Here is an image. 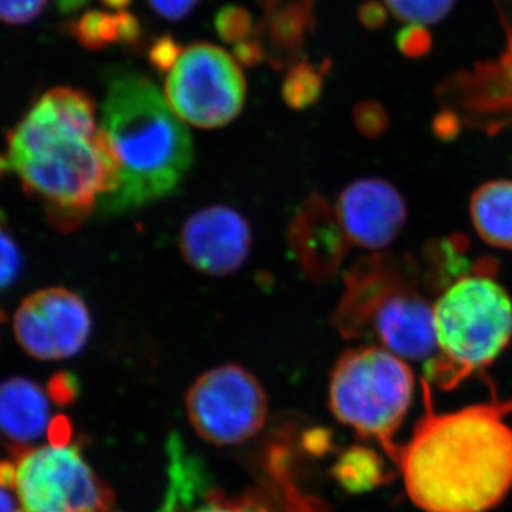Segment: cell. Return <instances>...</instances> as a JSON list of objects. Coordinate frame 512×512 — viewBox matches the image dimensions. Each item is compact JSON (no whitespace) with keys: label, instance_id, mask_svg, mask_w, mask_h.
Segmentation results:
<instances>
[{"label":"cell","instance_id":"obj_1","mask_svg":"<svg viewBox=\"0 0 512 512\" xmlns=\"http://www.w3.org/2000/svg\"><path fill=\"white\" fill-rule=\"evenodd\" d=\"M424 414L407 443L383 448L423 512H488L512 490L510 400L437 413L431 384L421 380Z\"/></svg>","mask_w":512,"mask_h":512},{"label":"cell","instance_id":"obj_2","mask_svg":"<svg viewBox=\"0 0 512 512\" xmlns=\"http://www.w3.org/2000/svg\"><path fill=\"white\" fill-rule=\"evenodd\" d=\"M6 140L10 170L59 231L79 228L117 190L119 165L97 127L93 100L82 90H49Z\"/></svg>","mask_w":512,"mask_h":512},{"label":"cell","instance_id":"obj_3","mask_svg":"<svg viewBox=\"0 0 512 512\" xmlns=\"http://www.w3.org/2000/svg\"><path fill=\"white\" fill-rule=\"evenodd\" d=\"M100 130L119 165L117 190L100 204L106 214L160 200L190 170V133L156 84L143 74L130 70L111 74Z\"/></svg>","mask_w":512,"mask_h":512},{"label":"cell","instance_id":"obj_4","mask_svg":"<svg viewBox=\"0 0 512 512\" xmlns=\"http://www.w3.org/2000/svg\"><path fill=\"white\" fill-rule=\"evenodd\" d=\"M495 268L490 258L481 259L433 305L440 353L427 362L426 380L441 390L493 365L511 343L512 299L495 281Z\"/></svg>","mask_w":512,"mask_h":512},{"label":"cell","instance_id":"obj_5","mask_svg":"<svg viewBox=\"0 0 512 512\" xmlns=\"http://www.w3.org/2000/svg\"><path fill=\"white\" fill-rule=\"evenodd\" d=\"M414 393L413 370L383 346H360L339 357L330 373L329 406L333 416L357 436L394 443V434L409 412Z\"/></svg>","mask_w":512,"mask_h":512},{"label":"cell","instance_id":"obj_6","mask_svg":"<svg viewBox=\"0 0 512 512\" xmlns=\"http://www.w3.org/2000/svg\"><path fill=\"white\" fill-rule=\"evenodd\" d=\"M18 468V512H97L114 494L97 476L80 443L66 447L10 448Z\"/></svg>","mask_w":512,"mask_h":512},{"label":"cell","instance_id":"obj_7","mask_svg":"<svg viewBox=\"0 0 512 512\" xmlns=\"http://www.w3.org/2000/svg\"><path fill=\"white\" fill-rule=\"evenodd\" d=\"M244 74L220 47L194 45L183 50L165 82V99L185 123L217 128L231 123L245 103Z\"/></svg>","mask_w":512,"mask_h":512},{"label":"cell","instance_id":"obj_8","mask_svg":"<svg viewBox=\"0 0 512 512\" xmlns=\"http://www.w3.org/2000/svg\"><path fill=\"white\" fill-rule=\"evenodd\" d=\"M198 436L215 446H234L256 436L268 417V397L245 367L224 365L198 377L185 397Z\"/></svg>","mask_w":512,"mask_h":512},{"label":"cell","instance_id":"obj_9","mask_svg":"<svg viewBox=\"0 0 512 512\" xmlns=\"http://www.w3.org/2000/svg\"><path fill=\"white\" fill-rule=\"evenodd\" d=\"M16 339L29 356L60 360L77 355L92 333V315L82 296L47 288L28 296L15 313Z\"/></svg>","mask_w":512,"mask_h":512},{"label":"cell","instance_id":"obj_10","mask_svg":"<svg viewBox=\"0 0 512 512\" xmlns=\"http://www.w3.org/2000/svg\"><path fill=\"white\" fill-rule=\"evenodd\" d=\"M420 269L412 256L373 254L360 258L345 276L346 289L333 315V325L346 339L370 335L373 318L394 293L417 288Z\"/></svg>","mask_w":512,"mask_h":512},{"label":"cell","instance_id":"obj_11","mask_svg":"<svg viewBox=\"0 0 512 512\" xmlns=\"http://www.w3.org/2000/svg\"><path fill=\"white\" fill-rule=\"evenodd\" d=\"M248 221L225 205H212L192 214L181 229L180 251L201 274L225 276L237 272L251 251Z\"/></svg>","mask_w":512,"mask_h":512},{"label":"cell","instance_id":"obj_12","mask_svg":"<svg viewBox=\"0 0 512 512\" xmlns=\"http://www.w3.org/2000/svg\"><path fill=\"white\" fill-rule=\"evenodd\" d=\"M336 214L349 241L382 251L399 237L409 211L402 192L382 178H362L339 195Z\"/></svg>","mask_w":512,"mask_h":512},{"label":"cell","instance_id":"obj_13","mask_svg":"<svg viewBox=\"0 0 512 512\" xmlns=\"http://www.w3.org/2000/svg\"><path fill=\"white\" fill-rule=\"evenodd\" d=\"M289 247L303 274L311 281H329L348 254L349 238L336 210L320 195L299 205L289 225Z\"/></svg>","mask_w":512,"mask_h":512},{"label":"cell","instance_id":"obj_14","mask_svg":"<svg viewBox=\"0 0 512 512\" xmlns=\"http://www.w3.org/2000/svg\"><path fill=\"white\" fill-rule=\"evenodd\" d=\"M370 333L404 360L430 359L437 349L434 306L417 288L403 289L380 306Z\"/></svg>","mask_w":512,"mask_h":512},{"label":"cell","instance_id":"obj_15","mask_svg":"<svg viewBox=\"0 0 512 512\" xmlns=\"http://www.w3.org/2000/svg\"><path fill=\"white\" fill-rule=\"evenodd\" d=\"M264 16L255 26L258 40L275 69L293 66L315 25L313 0H261Z\"/></svg>","mask_w":512,"mask_h":512},{"label":"cell","instance_id":"obj_16","mask_svg":"<svg viewBox=\"0 0 512 512\" xmlns=\"http://www.w3.org/2000/svg\"><path fill=\"white\" fill-rule=\"evenodd\" d=\"M49 424V396L40 384L19 376L0 383V434L9 448L30 447Z\"/></svg>","mask_w":512,"mask_h":512},{"label":"cell","instance_id":"obj_17","mask_svg":"<svg viewBox=\"0 0 512 512\" xmlns=\"http://www.w3.org/2000/svg\"><path fill=\"white\" fill-rule=\"evenodd\" d=\"M279 498L281 501H275L276 497L261 491L228 497L212 488L210 480H178L168 483L164 504L158 512H291L281 493Z\"/></svg>","mask_w":512,"mask_h":512},{"label":"cell","instance_id":"obj_18","mask_svg":"<svg viewBox=\"0 0 512 512\" xmlns=\"http://www.w3.org/2000/svg\"><path fill=\"white\" fill-rule=\"evenodd\" d=\"M470 217L485 244L512 251V180L480 185L470 198Z\"/></svg>","mask_w":512,"mask_h":512},{"label":"cell","instance_id":"obj_19","mask_svg":"<svg viewBox=\"0 0 512 512\" xmlns=\"http://www.w3.org/2000/svg\"><path fill=\"white\" fill-rule=\"evenodd\" d=\"M330 477L346 493L365 494L389 484L396 478V471L373 448L352 446L336 458Z\"/></svg>","mask_w":512,"mask_h":512},{"label":"cell","instance_id":"obj_20","mask_svg":"<svg viewBox=\"0 0 512 512\" xmlns=\"http://www.w3.org/2000/svg\"><path fill=\"white\" fill-rule=\"evenodd\" d=\"M69 32L80 45L92 50L104 49L114 43L133 45L141 33L136 16L126 10L84 13L82 18L69 26Z\"/></svg>","mask_w":512,"mask_h":512},{"label":"cell","instance_id":"obj_21","mask_svg":"<svg viewBox=\"0 0 512 512\" xmlns=\"http://www.w3.org/2000/svg\"><path fill=\"white\" fill-rule=\"evenodd\" d=\"M468 239L460 234L433 239L424 249V282L433 292H444L458 279L470 275L474 264L467 258Z\"/></svg>","mask_w":512,"mask_h":512},{"label":"cell","instance_id":"obj_22","mask_svg":"<svg viewBox=\"0 0 512 512\" xmlns=\"http://www.w3.org/2000/svg\"><path fill=\"white\" fill-rule=\"evenodd\" d=\"M326 70H328V64L325 67H319L306 60L293 64L282 86L285 103L295 110L306 109L315 104L322 94Z\"/></svg>","mask_w":512,"mask_h":512},{"label":"cell","instance_id":"obj_23","mask_svg":"<svg viewBox=\"0 0 512 512\" xmlns=\"http://www.w3.org/2000/svg\"><path fill=\"white\" fill-rule=\"evenodd\" d=\"M397 19L409 25H433L446 18L456 0H384Z\"/></svg>","mask_w":512,"mask_h":512},{"label":"cell","instance_id":"obj_24","mask_svg":"<svg viewBox=\"0 0 512 512\" xmlns=\"http://www.w3.org/2000/svg\"><path fill=\"white\" fill-rule=\"evenodd\" d=\"M23 259L22 249L10 231L5 215L0 211V292L12 288L22 276Z\"/></svg>","mask_w":512,"mask_h":512},{"label":"cell","instance_id":"obj_25","mask_svg":"<svg viewBox=\"0 0 512 512\" xmlns=\"http://www.w3.org/2000/svg\"><path fill=\"white\" fill-rule=\"evenodd\" d=\"M215 29L224 42L234 46L248 40L255 33L251 12L235 5L225 6L217 13Z\"/></svg>","mask_w":512,"mask_h":512},{"label":"cell","instance_id":"obj_26","mask_svg":"<svg viewBox=\"0 0 512 512\" xmlns=\"http://www.w3.org/2000/svg\"><path fill=\"white\" fill-rule=\"evenodd\" d=\"M353 119L357 130L369 138L382 136L389 127V114L377 101H363L357 104Z\"/></svg>","mask_w":512,"mask_h":512},{"label":"cell","instance_id":"obj_27","mask_svg":"<svg viewBox=\"0 0 512 512\" xmlns=\"http://www.w3.org/2000/svg\"><path fill=\"white\" fill-rule=\"evenodd\" d=\"M396 46L403 56L419 59L426 56L433 46V37L423 25H407L396 36Z\"/></svg>","mask_w":512,"mask_h":512},{"label":"cell","instance_id":"obj_28","mask_svg":"<svg viewBox=\"0 0 512 512\" xmlns=\"http://www.w3.org/2000/svg\"><path fill=\"white\" fill-rule=\"evenodd\" d=\"M49 0H0V22L23 25L43 12Z\"/></svg>","mask_w":512,"mask_h":512},{"label":"cell","instance_id":"obj_29","mask_svg":"<svg viewBox=\"0 0 512 512\" xmlns=\"http://www.w3.org/2000/svg\"><path fill=\"white\" fill-rule=\"evenodd\" d=\"M46 393L59 406H69L79 397V380L73 373L57 372L47 382Z\"/></svg>","mask_w":512,"mask_h":512},{"label":"cell","instance_id":"obj_30","mask_svg":"<svg viewBox=\"0 0 512 512\" xmlns=\"http://www.w3.org/2000/svg\"><path fill=\"white\" fill-rule=\"evenodd\" d=\"M183 53V47L170 36L158 39L150 50V63L161 72H170L178 57Z\"/></svg>","mask_w":512,"mask_h":512},{"label":"cell","instance_id":"obj_31","mask_svg":"<svg viewBox=\"0 0 512 512\" xmlns=\"http://www.w3.org/2000/svg\"><path fill=\"white\" fill-rule=\"evenodd\" d=\"M302 444L306 453L316 457L326 456L335 447L333 446L332 431L323 429V427L306 431L303 434Z\"/></svg>","mask_w":512,"mask_h":512},{"label":"cell","instance_id":"obj_32","mask_svg":"<svg viewBox=\"0 0 512 512\" xmlns=\"http://www.w3.org/2000/svg\"><path fill=\"white\" fill-rule=\"evenodd\" d=\"M148 3L165 19L180 20L195 8L198 0H148Z\"/></svg>","mask_w":512,"mask_h":512},{"label":"cell","instance_id":"obj_33","mask_svg":"<svg viewBox=\"0 0 512 512\" xmlns=\"http://www.w3.org/2000/svg\"><path fill=\"white\" fill-rule=\"evenodd\" d=\"M387 10L382 3L375 2V0H367L359 8L357 16H359L360 23L367 29H380L387 22Z\"/></svg>","mask_w":512,"mask_h":512},{"label":"cell","instance_id":"obj_34","mask_svg":"<svg viewBox=\"0 0 512 512\" xmlns=\"http://www.w3.org/2000/svg\"><path fill=\"white\" fill-rule=\"evenodd\" d=\"M72 437V421L67 419L66 416L60 414V416H56L55 419L50 420L49 429H47V439H49L50 446H69Z\"/></svg>","mask_w":512,"mask_h":512},{"label":"cell","instance_id":"obj_35","mask_svg":"<svg viewBox=\"0 0 512 512\" xmlns=\"http://www.w3.org/2000/svg\"><path fill=\"white\" fill-rule=\"evenodd\" d=\"M234 55L242 66L254 67L264 62L265 53L258 40L248 39L234 46Z\"/></svg>","mask_w":512,"mask_h":512},{"label":"cell","instance_id":"obj_36","mask_svg":"<svg viewBox=\"0 0 512 512\" xmlns=\"http://www.w3.org/2000/svg\"><path fill=\"white\" fill-rule=\"evenodd\" d=\"M458 127H460V123L454 113L440 114L434 121V130L443 138L456 136Z\"/></svg>","mask_w":512,"mask_h":512},{"label":"cell","instance_id":"obj_37","mask_svg":"<svg viewBox=\"0 0 512 512\" xmlns=\"http://www.w3.org/2000/svg\"><path fill=\"white\" fill-rule=\"evenodd\" d=\"M18 483V468L12 460H0V488L16 490Z\"/></svg>","mask_w":512,"mask_h":512},{"label":"cell","instance_id":"obj_38","mask_svg":"<svg viewBox=\"0 0 512 512\" xmlns=\"http://www.w3.org/2000/svg\"><path fill=\"white\" fill-rule=\"evenodd\" d=\"M0 512H18V504L3 488H0Z\"/></svg>","mask_w":512,"mask_h":512},{"label":"cell","instance_id":"obj_39","mask_svg":"<svg viewBox=\"0 0 512 512\" xmlns=\"http://www.w3.org/2000/svg\"><path fill=\"white\" fill-rule=\"evenodd\" d=\"M101 2H103L104 5L109 6V8L124 10L131 0H101Z\"/></svg>","mask_w":512,"mask_h":512},{"label":"cell","instance_id":"obj_40","mask_svg":"<svg viewBox=\"0 0 512 512\" xmlns=\"http://www.w3.org/2000/svg\"><path fill=\"white\" fill-rule=\"evenodd\" d=\"M8 171H10L8 157L2 156V154H0V180H2V178L8 174Z\"/></svg>","mask_w":512,"mask_h":512},{"label":"cell","instance_id":"obj_41","mask_svg":"<svg viewBox=\"0 0 512 512\" xmlns=\"http://www.w3.org/2000/svg\"><path fill=\"white\" fill-rule=\"evenodd\" d=\"M97 512H120V511H113V510H111V508H107V510H101V511H97Z\"/></svg>","mask_w":512,"mask_h":512},{"label":"cell","instance_id":"obj_42","mask_svg":"<svg viewBox=\"0 0 512 512\" xmlns=\"http://www.w3.org/2000/svg\"><path fill=\"white\" fill-rule=\"evenodd\" d=\"M2 318H3L2 313H0V319H2Z\"/></svg>","mask_w":512,"mask_h":512}]
</instances>
